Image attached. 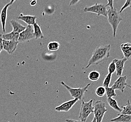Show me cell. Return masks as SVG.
<instances>
[{"mask_svg":"<svg viewBox=\"0 0 131 122\" xmlns=\"http://www.w3.org/2000/svg\"><path fill=\"white\" fill-rule=\"evenodd\" d=\"M127 86H128L129 88H130V89H131V85H127Z\"/></svg>","mask_w":131,"mask_h":122,"instance_id":"836d02e7","label":"cell"},{"mask_svg":"<svg viewBox=\"0 0 131 122\" xmlns=\"http://www.w3.org/2000/svg\"><path fill=\"white\" fill-rule=\"evenodd\" d=\"M89 80L92 81H96L100 79V74L98 71H93L89 74Z\"/></svg>","mask_w":131,"mask_h":122,"instance_id":"44dd1931","label":"cell"},{"mask_svg":"<svg viewBox=\"0 0 131 122\" xmlns=\"http://www.w3.org/2000/svg\"><path fill=\"white\" fill-rule=\"evenodd\" d=\"M18 42L3 40V49L9 54H12L17 48Z\"/></svg>","mask_w":131,"mask_h":122,"instance_id":"8fae6325","label":"cell"},{"mask_svg":"<svg viewBox=\"0 0 131 122\" xmlns=\"http://www.w3.org/2000/svg\"><path fill=\"white\" fill-rule=\"evenodd\" d=\"M120 48L124 58H126L127 60L130 59L131 58V43H123L120 46Z\"/></svg>","mask_w":131,"mask_h":122,"instance_id":"4fadbf2b","label":"cell"},{"mask_svg":"<svg viewBox=\"0 0 131 122\" xmlns=\"http://www.w3.org/2000/svg\"><path fill=\"white\" fill-rule=\"evenodd\" d=\"M111 122H131V116L124 115V114H118V116L111 119Z\"/></svg>","mask_w":131,"mask_h":122,"instance_id":"e0dca14e","label":"cell"},{"mask_svg":"<svg viewBox=\"0 0 131 122\" xmlns=\"http://www.w3.org/2000/svg\"><path fill=\"white\" fill-rule=\"evenodd\" d=\"M94 99H91L88 102L83 100L79 114V119L80 121L85 122L89 116L94 112V106L93 105Z\"/></svg>","mask_w":131,"mask_h":122,"instance_id":"277c9868","label":"cell"},{"mask_svg":"<svg viewBox=\"0 0 131 122\" xmlns=\"http://www.w3.org/2000/svg\"><path fill=\"white\" fill-rule=\"evenodd\" d=\"M112 74L108 73L105 77L103 83V86L105 88L109 87V85L111 83Z\"/></svg>","mask_w":131,"mask_h":122,"instance_id":"603a6c76","label":"cell"},{"mask_svg":"<svg viewBox=\"0 0 131 122\" xmlns=\"http://www.w3.org/2000/svg\"><path fill=\"white\" fill-rule=\"evenodd\" d=\"M107 101L109 106L113 109H114V110L120 113L122 111V108L119 107L117 104V99H113V98H107Z\"/></svg>","mask_w":131,"mask_h":122,"instance_id":"d6986e66","label":"cell"},{"mask_svg":"<svg viewBox=\"0 0 131 122\" xmlns=\"http://www.w3.org/2000/svg\"><path fill=\"white\" fill-rule=\"evenodd\" d=\"M111 49L110 44L98 46L93 52L85 68L88 69L91 66L98 65L108 59L110 56Z\"/></svg>","mask_w":131,"mask_h":122,"instance_id":"6da1fadb","label":"cell"},{"mask_svg":"<svg viewBox=\"0 0 131 122\" xmlns=\"http://www.w3.org/2000/svg\"><path fill=\"white\" fill-rule=\"evenodd\" d=\"M114 60L116 67V75L118 77L122 76L124 69L125 64L127 59L123 57L121 59H115Z\"/></svg>","mask_w":131,"mask_h":122,"instance_id":"7c38bea8","label":"cell"},{"mask_svg":"<svg viewBox=\"0 0 131 122\" xmlns=\"http://www.w3.org/2000/svg\"><path fill=\"white\" fill-rule=\"evenodd\" d=\"M60 45L59 43L56 41L50 42L48 45V48L49 51H57L60 47Z\"/></svg>","mask_w":131,"mask_h":122,"instance_id":"7402d4cb","label":"cell"},{"mask_svg":"<svg viewBox=\"0 0 131 122\" xmlns=\"http://www.w3.org/2000/svg\"><path fill=\"white\" fill-rule=\"evenodd\" d=\"M19 34L16 33L13 31L8 33L2 34V39L3 40L9 41H14L18 42V40L19 38Z\"/></svg>","mask_w":131,"mask_h":122,"instance_id":"2e32d148","label":"cell"},{"mask_svg":"<svg viewBox=\"0 0 131 122\" xmlns=\"http://www.w3.org/2000/svg\"><path fill=\"white\" fill-rule=\"evenodd\" d=\"M66 122H82L80 120H74V119H66Z\"/></svg>","mask_w":131,"mask_h":122,"instance_id":"4dcf8cb0","label":"cell"},{"mask_svg":"<svg viewBox=\"0 0 131 122\" xmlns=\"http://www.w3.org/2000/svg\"><path fill=\"white\" fill-rule=\"evenodd\" d=\"M80 2V1H76V0H72L70 3V6H73L75 5V4H76L78 3H79Z\"/></svg>","mask_w":131,"mask_h":122,"instance_id":"f546056e","label":"cell"},{"mask_svg":"<svg viewBox=\"0 0 131 122\" xmlns=\"http://www.w3.org/2000/svg\"><path fill=\"white\" fill-rule=\"evenodd\" d=\"M116 71V64L115 63V61L113 60L110 64H109L108 67V73L112 74L115 72Z\"/></svg>","mask_w":131,"mask_h":122,"instance_id":"484cf974","label":"cell"},{"mask_svg":"<svg viewBox=\"0 0 131 122\" xmlns=\"http://www.w3.org/2000/svg\"><path fill=\"white\" fill-rule=\"evenodd\" d=\"M91 122H96V119L95 118H94V119H93V120Z\"/></svg>","mask_w":131,"mask_h":122,"instance_id":"d6a6232c","label":"cell"},{"mask_svg":"<svg viewBox=\"0 0 131 122\" xmlns=\"http://www.w3.org/2000/svg\"><path fill=\"white\" fill-rule=\"evenodd\" d=\"M3 49V39H2V34H0V54Z\"/></svg>","mask_w":131,"mask_h":122,"instance_id":"f1b7e54d","label":"cell"},{"mask_svg":"<svg viewBox=\"0 0 131 122\" xmlns=\"http://www.w3.org/2000/svg\"><path fill=\"white\" fill-rule=\"evenodd\" d=\"M34 39H35V36L33 26H27L26 29L19 34L18 42H25Z\"/></svg>","mask_w":131,"mask_h":122,"instance_id":"52a82bcc","label":"cell"},{"mask_svg":"<svg viewBox=\"0 0 131 122\" xmlns=\"http://www.w3.org/2000/svg\"><path fill=\"white\" fill-rule=\"evenodd\" d=\"M37 3V1H31L30 2V5L32 6H35Z\"/></svg>","mask_w":131,"mask_h":122,"instance_id":"1f68e13d","label":"cell"},{"mask_svg":"<svg viewBox=\"0 0 131 122\" xmlns=\"http://www.w3.org/2000/svg\"><path fill=\"white\" fill-rule=\"evenodd\" d=\"M107 18L108 23L112 27L113 30V37L116 36L117 29L120 23L123 20L122 18L120 15L119 12L116 9H108L107 12Z\"/></svg>","mask_w":131,"mask_h":122,"instance_id":"7a4b0ae2","label":"cell"},{"mask_svg":"<svg viewBox=\"0 0 131 122\" xmlns=\"http://www.w3.org/2000/svg\"><path fill=\"white\" fill-rule=\"evenodd\" d=\"M108 3L105 6L107 7V6L110 7V9H114V7H113V3H114V1L112 0H108Z\"/></svg>","mask_w":131,"mask_h":122,"instance_id":"83f0119b","label":"cell"},{"mask_svg":"<svg viewBox=\"0 0 131 122\" xmlns=\"http://www.w3.org/2000/svg\"></svg>","mask_w":131,"mask_h":122,"instance_id":"e575fe53","label":"cell"},{"mask_svg":"<svg viewBox=\"0 0 131 122\" xmlns=\"http://www.w3.org/2000/svg\"><path fill=\"white\" fill-rule=\"evenodd\" d=\"M127 77L126 76H120L116 81L114 82L113 85L111 86V88L115 90H119L121 93H123L126 86H127L126 83Z\"/></svg>","mask_w":131,"mask_h":122,"instance_id":"9c48e42d","label":"cell"},{"mask_svg":"<svg viewBox=\"0 0 131 122\" xmlns=\"http://www.w3.org/2000/svg\"><path fill=\"white\" fill-rule=\"evenodd\" d=\"M61 84L63 85L68 91L71 97L74 99H77L79 101H82L84 98L85 94L88 91V88L91 85V84H88L87 85L83 87L72 88L66 85L63 81L61 82Z\"/></svg>","mask_w":131,"mask_h":122,"instance_id":"3957f363","label":"cell"},{"mask_svg":"<svg viewBox=\"0 0 131 122\" xmlns=\"http://www.w3.org/2000/svg\"><path fill=\"white\" fill-rule=\"evenodd\" d=\"M95 94L98 97L103 96L106 94L105 88L103 86L98 87L95 90Z\"/></svg>","mask_w":131,"mask_h":122,"instance_id":"d4e9b609","label":"cell"},{"mask_svg":"<svg viewBox=\"0 0 131 122\" xmlns=\"http://www.w3.org/2000/svg\"><path fill=\"white\" fill-rule=\"evenodd\" d=\"M10 22L13 28L12 31L16 33L19 34L21 32L24 31L26 27V26L21 25L17 20H14V19L11 20Z\"/></svg>","mask_w":131,"mask_h":122,"instance_id":"9a60e30c","label":"cell"},{"mask_svg":"<svg viewBox=\"0 0 131 122\" xmlns=\"http://www.w3.org/2000/svg\"><path fill=\"white\" fill-rule=\"evenodd\" d=\"M128 7H131V0H127L125 1V3L124 6L122 7V8L120 9L119 13H122L125 9L127 8Z\"/></svg>","mask_w":131,"mask_h":122,"instance_id":"4316f807","label":"cell"},{"mask_svg":"<svg viewBox=\"0 0 131 122\" xmlns=\"http://www.w3.org/2000/svg\"><path fill=\"white\" fill-rule=\"evenodd\" d=\"M120 114L131 116V104L129 100H128L126 105L123 107L122 111Z\"/></svg>","mask_w":131,"mask_h":122,"instance_id":"ffe728a7","label":"cell"},{"mask_svg":"<svg viewBox=\"0 0 131 122\" xmlns=\"http://www.w3.org/2000/svg\"><path fill=\"white\" fill-rule=\"evenodd\" d=\"M106 94L107 98H113L117 96V94L113 89L111 87L105 88Z\"/></svg>","mask_w":131,"mask_h":122,"instance_id":"cb8c5ba5","label":"cell"},{"mask_svg":"<svg viewBox=\"0 0 131 122\" xmlns=\"http://www.w3.org/2000/svg\"><path fill=\"white\" fill-rule=\"evenodd\" d=\"M85 12H92L97 14L98 16H103L107 17L108 10L105 5L102 3H95L90 7H85L83 9Z\"/></svg>","mask_w":131,"mask_h":122,"instance_id":"8992f818","label":"cell"},{"mask_svg":"<svg viewBox=\"0 0 131 122\" xmlns=\"http://www.w3.org/2000/svg\"><path fill=\"white\" fill-rule=\"evenodd\" d=\"M15 1L12 0L9 3L4 6L3 8L2 9L1 12V15H0V20L1 23L2 25V31H3V34H5L6 32V20H7V12H8V9L9 8V7L11 6L13 3H14Z\"/></svg>","mask_w":131,"mask_h":122,"instance_id":"ba28073f","label":"cell"},{"mask_svg":"<svg viewBox=\"0 0 131 122\" xmlns=\"http://www.w3.org/2000/svg\"><path fill=\"white\" fill-rule=\"evenodd\" d=\"M94 118L96 122H102L107 109L106 107L105 103L101 100L96 101L94 106Z\"/></svg>","mask_w":131,"mask_h":122,"instance_id":"5b68a950","label":"cell"},{"mask_svg":"<svg viewBox=\"0 0 131 122\" xmlns=\"http://www.w3.org/2000/svg\"><path fill=\"white\" fill-rule=\"evenodd\" d=\"M33 27H34V30L35 39H44L45 37L43 35L40 26L37 23H36L33 25Z\"/></svg>","mask_w":131,"mask_h":122,"instance_id":"ac0fdd59","label":"cell"},{"mask_svg":"<svg viewBox=\"0 0 131 122\" xmlns=\"http://www.w3.org/2000/svg\"><path fill=\"white\" fill-rule=\"evenodd\" d=\"M37 18V17L35 16H24L21 14L19 17H17V19L25 22L28 25V26H33L34 24L36 23V19Z\"/></svg>","mask_w":131,"mask_h":122,"instance_id":"5bb4252c","label":"cell"},{"mask_svg":"<svg viewBox=\"0 0 131 122\" xmlns=\"http://www.w3.org/2000/svg\"><path fill=\"white\" fill-rule=\"evenodd\" d=\"M79 100L77 99H73L64 102L61 105L56 107L55 110L57 112H68L70 110V109L73 107V106Z\"/></svg>","mask_w":131,"mask_h":122,"instance_id":"30bf717a","label":"cell"}]
</instances>
